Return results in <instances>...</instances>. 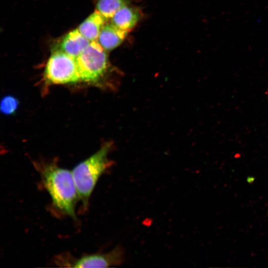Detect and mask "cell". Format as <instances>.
<instances>
[{"label":"cell","instance_id":"3957f363","mask_svg":"<svg viewBox=\"0 0 268 268\" xmlns=\"http://www.w3.org/2000/svg\"><path fill=\"white\" fill-rule=\"evenodd\" d=\"M112 146L111 142L104 143L96 153L76 165L72 171L78 195L84 208L102 174L112 165L108 155Z\"/></svg>","mask_w":268,"mask_h":268},{"label":"cell","instance_id":"30bf717a","mask_svg":"<svg viewBox=\"0 0 268 268\" xmlns=\"http://www.w3.org/2000/svg\"><path fill=\"white\" fill-rule=\"evenodd\" d=\"M130 0H99L96 10L106 18H111L122 7L129 5Z\"/></svg>","mask_w":268,"mask_h":268},{"label":"cell","instance_id":"7a4b0ae2","mask_svg":"<svg viewBox=\"0 0 268 268\" xmlns=\"http://www.w3.org/2000/svg\"><path fill=\"white\" fill-rule=\"evenodd\" d=\"M76 60L81 81L103 89H118L120 81L112 77L107 53L97 40L90 42Z\"/></svg>","mask_w":268,"mask_h":268},{"label":"cell","instance_id":"ba28073f","mask_svg":"<svg viewBox=\"0 0 268 268\" xmlns=\"http://www.w3.org/2000/svg\"><path fill=\"white\" fill-rule=\"evenodd\" d=\"M142 17L138 8L125 5L118 10L112 18V23L119 28L129 31L134 28Z\"/></svg>","mask_w":268,"mask_h":268},{"label":"cell","instance_id":"9c48e42d","mask_svg":"<svg viewBox=\"0 0 268 268\" xmlns=\"http://www.w3.org/2000/svg\"><path fill=\"white\" fill-rule=\"evenodd\" d=\"M107 19L96 10L79 25L78 30L90 42L96 41Z\"/></svg>","mask_w":268,"mask_h":268},{"label":"cell","instance_id":"8992f818","mask_svg":"<svg viewBox=\"0 0 268 268\" xmlns=\"http://www.w3.org/2000/svg\"><path fill=\"white\" fill-rule=\"evenodd\" d=\"M128 32V31L123 30L111 22L104 26L97 41L105 50L110 51L123 42Z\"/></svg>","mask_w":268,"mask_h":268},{"label":"cell","instance_id":"8fae6325","mask_svg":"<svg viewBox=\"0 0 268 268\" xmlns=\"http://www.w3.org/2000/svg\"><path fill=\"white\" fill-rule=\"evenodd\" d=\"M18 100L12 96H6L2 98L0 102V109L6 115L15 113L18 106Z\"/></svg>","mask_w":268,"mask_h":268},{"label":"cell","instance_id":"52a82bcc","mask_svg":"<svg viewBox=\"0 0 268 268\" xmlns=\"http://www.w3.org/2000/svg\"><path fill=\"white\" fill-rule=\"evenodd\" d=\"M90 43L76 29L64 37L60 43V50L76 59Z\"/></svg>","mask_w":268,"mask_h":268},{"label":"cell","instance_id":"5b68a950","mask_svg":"<svg viewBox=\"0 0 268 268\" xmlns=\"http://www.w3.org/2000/svg\"><path fill=\"white\" fill-rule=\"evenodd\" d=\"M124 260L123 248L118 246L111 251L84 256L64 264L73 268H107L121 265Z\"/></svg>","mask_w":268,"mask_h":268},{"label":"cell","instance_id":"277c9868","mask_svg":"<svg viewBox=\"0 0 268 268\" xmlns=\"http://www.w3.org/2000/svg\"><path fill=\"white\" fill-rule=\"evenodd\" d=\"M44 80L47 86L81 81L76 59L60 50L54 52L46 65Z\"/></svg>","mask_w":268,"mask_h":268},{"label":"cell","instance_id":"6da1fadb","mask_svg":"<svg viewBox=\"0 0 268 268\" xmlns=\"http://www.w3.org/2000/svg\"><path fill=\"white\" fill-rule=\"evenodd\" d=\"M35 165L53 205L63 213L76 219L75 206L79 199L72 171L52 163Z\"/></svg>","mask_w":268,"mask_h":268}]
</instances>
